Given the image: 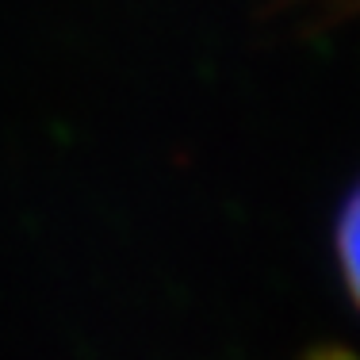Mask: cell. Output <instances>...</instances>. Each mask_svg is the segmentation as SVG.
Returning a JSON list of instances; mask_svg holds the SVG:
<instances>
[{"label":"cell","instance_id":"cell-2","mask_svg":"<svg viewBox=\"0 0 360 360\" xmlns=\"http://www.w3.org/2000/svg\"><path fill=\"white\" fill-rule=\"evenodd\" d=\"M311 360H349V353H341V349H333V353H314Z\"/></svg>","mask_w":360,"mask_h":360},{"label":"cell","instance_id":"cell-1","mask_svg":"<svg viewBox=\"0 0 360 360\" xmlns=\"http://www.w3.org/2000/svg\"><path fill=\"white\" fill-rule=\"evenodd\" d=\"M338 250H341V272H345L349 291H356V195H349L338 219Z\"/></svg>","mask_w":360,"mask_h":360}]
</instances>
